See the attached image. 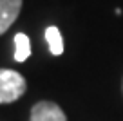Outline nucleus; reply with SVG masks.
<instances>
[{
  "label": "nucleus",
  "instance_id": "1",
  "mask_svg": "<svg viewBox=\"0 0 123 121\" xmlns=\"http://www.w3.org/2000/svg\"><path fill=\"white\" fill-rule=\"evenodd\" d=\"M25 78L11 69H0V103H13L25 92Z\"/></svg>",
  "mask_w": 123,
  "mask_h": 121
},
{
  "label": "nucleus",
  "instance_id": "5",
  "mask_svg": "<svg viewBox=\"0 0 123 121\" xmlns=\"http://www.w3.org/2000/svg\"><path fill=\"white\" fill-rule=\"evenodd\" d=\"M29 54H31V43H29L27 34L16 33L15 34V60L18 63H22L29 58Z\"/></svg>",
  "mask_w": 123,
  "mask_h": 121
},
{
  "label": "nucleus",
  "instance_id": "3",
  "mask_svg": "<svg viewBox=\"0 0 123 121\" xmlns=\"http://www.w3.org/2000/svg\"><path fill=\"white\" fill-rule=\"evenodd\" d=\"M22 0H0V34H4L20 15Z\"/></svg>",
  "mask_w": 123,
  "mask_h": 121
},
{
  "label": "nucleus",
  "instance_id": "2",
  "mask_svg": "<svg viewBox=\"0 0 123 121\" xmlns=\"http://www.w3.org/2000/svg\"><path fill=\"white\" fill-rule=\"evenodd\" d=\"M29 121H67L63 110L53 101H38L31 109Z\"/></svg>",
  "mask_w": 123,
  "mask_h": 121
},
{
  "label": "nucleus",
  "instance_id": "4",
  "mask_svg": "<svg viewBox=\"0 0 123 121\" xmlns=\"http://www.w3.org/2000/svg\"><path fill=\"white\" fill-rule=\"evenodd\" d=\"M45 40L49 43V51L54 54V56H60L63 53V38H62V33L58 27L51 25L45 29Z\"/></svg>",
  "mask_w": 123,
  "mask_h": 121
}]
</instances>
